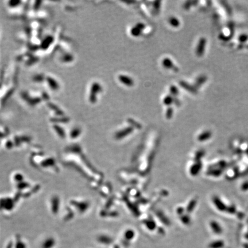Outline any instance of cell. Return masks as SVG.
I'll list each match as a JSON object with an SVG mask.
<instances>
[{
    "label": "cell",
    "mask_w": 248,
    "mask_h": 248,
    "mask_svg": "<svg viewBox=\"0 0 248 248\" xmlns=\"http://www.w3.org/2000/svg\"><path fill=\"white\" fill-rule=\"evenodd\" d=\"M206 44V39L204 38H202L199 40L198 44L196 48V54L198 56H202L204 53Z\"/></svg>",
    "instance_id": "1"
},
{
    "label": "cell",
    "mask_w": 248,
    "mask_h": 248,
    "mask_svg": "<svg viewBox=\"0 0 248 248\" xmlns=\"http://www.w3.org/2000/svg\"><path fill=\"white\" fill-rule=\"evenodd\" d=\"M145 25L144 24L139 22L137 23L134 27H133L131 30V33L133 36H139L141 35V31L144 29Z\"/></svg>",
    "instance_id": "2"
},
{
    "label": "cell",
    "mask_w": 248,
    "mask_h": 248,
    "mask_svg": "<svg viewBox=\"0 0 248 248\" xmlns=\"http://www.w3.org/2000/svg\"><path fill=\"white\" fill-rule=\"evenodd\" d=\"M162 63H163V66L166 69L172 70L173 71H176V72L179 71L178 68L175 65H174V64L173 63V62L172 61V60L168 57L164 58L163 59Z\"/></svg>",
    "instance_id": "3"
},
{
    "label": "cell",
    "mask_w": 248,
    "mask_h": 248,
    "mask_svg": "<svg viewBox=\"0 0 248 248\" xmlns=\"http://www.w3.org/2000/svg\"><path fill=\"white\" fill-rule=\"evenodd\" d=\"M213 202L214 204L215 205L216 207L218 208L220 211H226L227 207L226 206L225 204V203L219 198L218 197H215L213 198Z\"/></svg>",
    "instance_id": "4"
},
{
    "label": "cell",
    "mask_w": 248,
    "mask_h": 248,
    "mask_svg": "<svg viewBox=\"0 0 248 248\" xmlns=\"http://www.w3.org/2000/svg\"><path fill=\"white\" fill-rule=\"evenodd\" d=\"M119 81L127 86H132L134 84V80L129 77L127 75H121L118 77Z\"/></svg>",
    "instance_id": "5"
},
{
    "label": "cell",
    "mask_w": 248,
    "mask_h": 248,
    "mask_svg": "<svg viewBox=\"0 0 248 248\" xmlns=\"http://www.w3.org/2000/svg\"><path fill=\"white\" fill-rule=\"evenodd\" d=\"M180 84L183 88L190 91L191 93H193V94H196V93L197 92V88L195 87H194V86H191V84L187 83V82L182 81L180 83Z\"/></svg>",
    "instance_id": "6"
},
{
    "label": "cell",
    "mask_w": 248,
    "mask_h": 248,
    "mask_svg": "<svg viewBox=\"0 0 248 248\" xmlns=\"http://www.w3.org/2000/svg\"><path fill=\"white\" fill-rule=\"evenodd\" d=\"M210 226L212 229V230L216 234H220L222 232V228L220 225L215 221H212L210 224Z\"/></svg>",
    "instance_id": "7"
},
{
    "label": "cell",
    "mask_w": 248,
    "mask_h": 248,
    "mask_svg": "<svg viewBox=\"0 0 248 248\" xmlns=\"http://www.w3.org/2000/svg\"><path fill=\"white\" fill-rule=\"evenodd\" d=\"M173 102H174V97H173V96H172L171 95L167 96L163 100V102L164 105L167 106L171 105Z\"/></svg>",
    "instance_id": "8"
},
{
    "label": "cell",
    "mask_w": 248,
    "mask_h": 248,
    "mask_svg": "<svg viewBox=\"0 0 248 248\" xmlns=\"http://www.w3.org/2000/svg\"><path fill=\"white\" fill-rule=\"evenodd\" d=\"M211 136V133L210 131H205L199 136V139L202 141L208 139Z\"/></svg>",
    "instance_id": "9"
},
{
    "label": "cell",
    "mask_w": 248,
    "mask_h": 248,
    "mask_svg": "<svg viewBox=\"0 0 248 248\" xmlns=\"http://www.w3.org/2000/svg\"><path fill=\"white\" fill-rule=\"evenodd\" d=\"M169 22L172 26H174V27H177L180 25L179 20L175 17H171L169 20Z\"/></svg>",
    "instance_id": "10"
},
{
    "label": "cell",
    "mask_w": 248,
    "mask_h": 248,
    "mask_svg": "<svg viewBox=\"0 0 248 248\" xmlns=\"http://www.w3.org/2000/svg\"><path fill=\"white\" fill-rule=\"evenodd\" d=\"M207 80V78L206 77H205L204 75H202L199 77H198L197 80H196V85L197 86H201L202 84H203Z\"/></svg>",
    "instance_id": "11"
},
{
    "label": "cell",
    "mask_w": 248,
    "mask_h": 248,
    "mask_svg": "<svg viewBox=\"0 0 248 248\" xmlns=\"http://www.w3.org/2000/svg\"><path fill=\"white\" fill-rule=\"evenodd\" d=\"M170 90L171 96L173 97H175L179 94V90H178L177 88L175 86H171L170 88Z\"/></svg>",
    "instance_id": "12"
},
{
    "label": "cell",
    "mask_w": 248,
    "mask_h": 248,
    "mask_svg": "<svg viewBox=\"0 0 248 248\" xmlns=\"http://www.w3.org/2000/svg\"><path fill=\"white\" fill-rule=\"evenodd\" d=\"M238 40L241 43H245L248 40V35L246 34H243L239 35L238 38Z\"/></svg>",
    "instance_id": "13"
},
{
    "label": "cell",
    "mask_w": 248,
    "mask_h": 248,
    "mask_svg": "<svg viewBox=\"0 0 248 248\" xmlns=\"http://www.w3.org/2000/svg\"><path fill=\"white\" fill-rule=\"evenodd\" d=\"M241 189L242 191L246 192L248 191V181H245L241 185Z\"/></svg>",
    "instance_id": "14"
},
{
    "label": "cell",
    "mask_w": 248,
    "mask_h": 248,
    "mask_svg": "<svg viewBox=\"0 0 248 248\" xmlns=\"http://www.w3.org/2000/svg\"><path fill=\"white\" fill-rule=\"evenodd\" d=\"M226 211H227V212H228L229 213H230V214H234V213L235 212V211H236V208H235V207L234 206H233H233H230L227 207Z\"/></svg>",
    "instance_id": "15"
},
{
    "label": "cell",
    "mask_w": 248,
    "mask_h": 248,
    "mask_svg": "<svg viewBox=\"0 0 248 248\" xmlns=\"http://www.w3.org/2000/svg\"><path fill=\"white\" fill-rule=\"evenodd\" d=\"M172 114H173V109L171 107L168 108L167 109V113H166L167 117V118H171L172 117Z\"/></svg>",
    "instance_id": "16"
}]
</instances>
